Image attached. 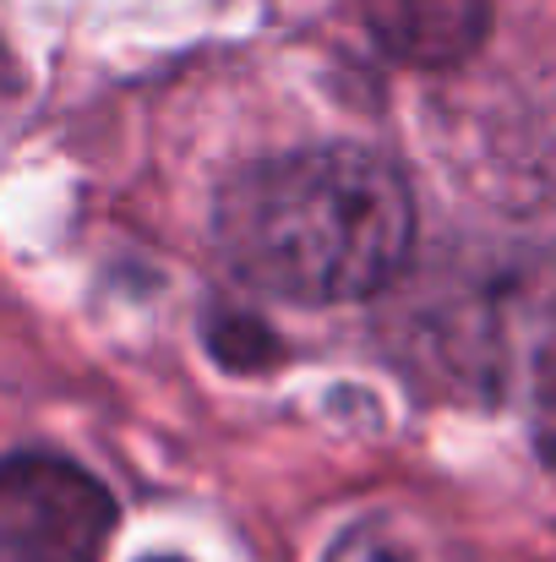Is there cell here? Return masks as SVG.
I'll return each instance as SVG.
<instances>
[{"label":"cell","mask_w":556,"mask_h":562,"mask_svg":"<svg viewBox=\"0 0 556 562\" xmlns=\"http://www.w3.org/2000/svg\"><path fill=\"white\" fill-rule=\"evenodd\" d=\"M425 356L480 398L556 409V262L519 257L447 284L425 312Z\"/></svg>","instance_id":"obj_2"},{"label":"cell","mask_w":556,"mask_h":562,"mask_svg":"<svg viewBox=\"0 0 556 562\" xmlns=\"http://www.w3.org/2000/svg\"><path fill=\"white\" fill-rule=\"evenodd\" d=\"M148 562H181V558H148Z\"/></svg>","instance_id":"obj_7"},{"label":"cell","mask_w":556,"mask_h":562,"mask_svg":"<svg viewBox=\"0 0 556 562\" xmlns=\"http://www.w3.org/2000/svg\"><path fill=\"white\" fill-rule=\"evenodd\" d=\"M115 536V497L60 453L0 459V562H99Z\"/></svg>","instance_id":"obj_3"},{"label":"cell","mask_w":556,"mask_h":562,"mask_svg":"<svg viewBox=\"0 0 556 562\" xmlns=\"http://www.w3.org/2000/svg\"><path fill=\"white\" fill-rule=\"evenodd\" d=\"M328 562H464L431 525L409 519V514H371L361 525H350Z\"/></svg>","instance_id":"obj_5"},{"label":"cell","mask_w":556,"mask_h":562,"mask_svg":"<svg viewBox=\"0 0 556 562\" xmlns=\"http://www.w3.org/2000/svg\"><path fill=\"white\" fill-rule=\"evenodd\" d=\"M213 240L235 279L279 301H366L409 268L415 196L371 148H295L218 191Z\"/></svg>","instance_id":"obj_1"},{"label":"cell","mask_w":556,"mask_h":562,"mask_svg":"<svg viewBox=\"0 0 556 562\" xmlns=\"http://www.w3.org/2000/svg\"><path fill=\"white\" fill-rule=\"evenodd\" d=\"M497 0H361L371 38L420 71H442L469 60L491 33Z\"/></svg>","instance_id":"obj_4"},{"label":"cell","mask_w":556,"mask_h":562,"mask_svg":"<svg viewBox=\"0 0 556 562\" xmlns=\"http://www.w3.org/2000/svg\"><path fill=\"white\" fill-rule=\"evenodd\" d=\"M207 334H213V356L235 372H257L262 361H273V345H268L273 334L251 317H218Z\"/></svg>","instance_id":"obj_6"}]
</instances>
